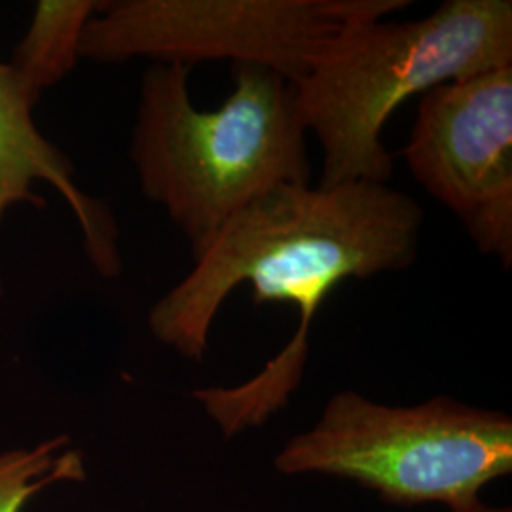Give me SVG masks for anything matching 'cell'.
I'll use <instances>...</instances> for the list:
<instances>
[{
  "mask_svg": "<svg viewBox=\"0 0 512 512\" xmlns=\"http://www.w3.org/2000/svg\"><path fill=\"white\" fill-rule=\"evenodd\" d=\"M101 6L103 2L93 0L38 2L33 23L10 63L37 97L73 71L84 27Z\"/></svg>",
  "mask_w": 512,
  "mask_h": 512,
  "instance_id": "8",
  "label": "cell"
},
{
  "mask_svg": "<svg viewBox=\"0 0 512 512\" xmlns=\"http://www.w3.org/2000/svg\"><path fill=\"white\" fill-rule=\"evenodd\" d=\"M410 0H122L103 2L80 57L122 63L232 61L298 84L351 21L387 18Z\"/></svg>",
  "mask_w": 512,
  "mask_h": 512,
  "instance_id": "5",
  "label": "cell"
},
{
  "mask_svg": "<svg viewBox=\"0 0 512 512\" xmlns=\"http://www.w3.org/2000/svg\"><path fill=\"white\" fill-rule=\"evenodd\" d=\"M275 469L355 480L389 505L458 509L511 473L512 420L448 397L387 406L348 389L330 399L311 431L287 442Z\"/></svg>",
  "mask_w": 512,
  "mask_h": 512,
  "instance_id": "4",
  "label": "cell"
},
{
  "mask_svg": "<svg viewBox=\"0 0 512 512\" xmlns=\"http://www.w3.org/2000/svg\"><path fill=\"white\" fill-rule=\"evenodd\" d=\"M423 209L387 183L281 184L228 220L194 268L150 310L152 334L202 361L222 304L241 285L255 304H289L298 329L272 361L236 387L192 391L226 439L260 427L300 385L310 330L323 302L348 279L408 270L420 251Z\"/></svg>",
  "mask_w": 512,
  "mask_h": 512,
  "instance_id": "1",
  "label": "cell"
},
{
  "mask_svg": "<svg viewBox=\"0 0 512 512\" xmlns=\"http://www.w3.org/2000/svg\"><path fill=\"white\" fill-rule=\"evenodd\" d=\"M190 67L156 63L139 93L131 160L141 192L162 205L194 258L239 209L281 184H310L308 129L296 86L256 65H232L234 90L196 109Z\"/></svg>",
  "mask_w": 512,
  "mask_h": 512,
  "instance_id": "2",
  "label": "cell"
},
{
  "mask_svg": "<svg viewBox=\"0 0 512 512\" xmlns=\"http://www.w3.org/2000/svg\"><path fill=\"white\" fill-rule=\"evenodd\" d=\"M403 156L478 251L511 268L512 67L423 93Z\"/></svg>",
  "mask_w": 512,
  "mask_h": 512,
  "instance_id": "6",
  "label": "cell"
},
{
  "mask_svg": "<svg viewBox=\"0 0 512 512\" xmlns=\"http://www.w3.org/2000/svg\"><path fill=\"white\" fill-rule=\"evenodd\" d=\"M452 512H511V509H494V507H486L478 497L461 505L458 509H452Z\"/></svg>",
  "mask_w": 512,
  "mask_h": 512,
  "instance_id": "10",
  "label": "cell"
},
{
  "mask_svg": "<svg viewBox=\"0 0 512 512\" xmlns=\"http://www.w3.org/2000/svg\"><path fill=\"white\" fill-rule=\"evenodd\" d=\"M37 99L10 63H0V224L19 203L42 209L44 198L35 186L50 184L71 207L97 274L114 279L124 268L118 226L109 207L76 184L71 160L40 133L33 118Z\"/></svg>",
  "mask_w": 512,
  "mask_h": 512,
  "instance_id": "7",
  "label": "cell"
},
{
  "mask_svg": "<svg viewBox=\"0 0 512 512\" xmlns=\"http://www.w3.org/2000/svg\"><path fill=\"white\" fill-rule=\"evenodd\" d=\"M67 437H55L31 450L0 456V512H21L42 488L63 480H84L82 454L63 450Z\"/></svg>",
  "mask_w": 512,
  "mask_h": 512,
  "instance_id": "9",
  "label": "cell"
},
{
  "mask_svg": "<svg viewBox=\"0 0 512 512\" xmlns=\"http://www.w3.org/2000/svg\"><path fill=\"white\" fill-rule=\"evenodd\" d=\"M501 67H512L511 0H444L414 21H351L294 84L304 126L323 152L319 186L387 183L393 156L382 135L395 110Z\"/></svg>",
  "mask_w": 512,
  "mask_h": 512,
  "instance_id": "3",
  "label": "cell"
}]
</instances>
